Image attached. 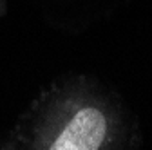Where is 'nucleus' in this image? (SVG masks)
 <instances>
[{
	"instance_id": "f257e3e1",
	"label": "nucleus",
	"mask_w": 152,
	"mask_h": 150,
	"mask_svg": "<svg viewBox=\"0 0 152 150\" xmlns=\"http://www.w3.org/2000/svg\"><path fill=\"white\" fill-rule=\"evenodd\" d=\"M107 134V119L102 110L83 107L71 118L62 134L51 145L53 150H96Z\"/></svg>"
}]
</instances>
